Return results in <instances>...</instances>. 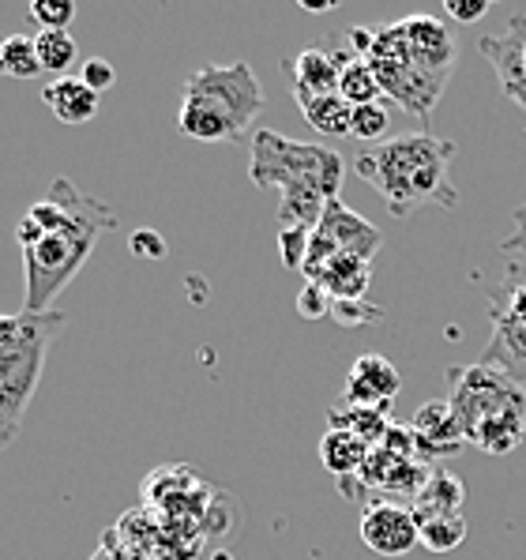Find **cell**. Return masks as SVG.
I'll return each instance as SVG.
<instances>
[{
  "label": "cell",
  "instance_id": "obj_19",
  "mask_svg": "<svg viewBox=\"0 0 526 560\" xmlns=\"http://www.w3.org/2000/svg\"><path fill=\"white\" fill-rule=\"evenodd\" d=\"M293 102H297L301 117L308 120L313 132L327 136V140H342V136H350L353 106L342 98V94H320V98H313V94H293Z\"/></svg>",
  "mask_w": 526,
  "mask_h": 560
},
{
  "label": "cell",
  "instance_id": "obj_15",
  "mask_svg": "<svg viewBox=\"0 0 526 560\" xmlns=\"http://www.w3.org/2000/svg\"><path fill=\"white\" fill-rule=\"evenodd\" d=\"M287 75L293 83V94H339L342 75V54H327V49H301L297 57L287 60Z\"/></svg>",
  "mask_w": 526,
  "mask_h": 560
},
{
  "label": "cell",
  "instance_id": "obj_24",
  "mask_svg": "<svg viewBox=\"0 0 526 560\" xmlns=\"http://www.w3.org/2000/svg\"><path fill=\"white\" fill-rule=\"evenodd\" d=\"M34 49H38L42 72H54L57 80L75 65V57H80L75 38L68 31H38V34H34Z\"/></svg>",
  "mask_w": 526,
  "mask_h": 560
},
{
  "label": "cell",
  "instance_id": "obj_7",
  "mask_svg": "<svg viewBox=\"0 0 526 560\" xmlns=\"http://www.w3.org/2000/svg\"><path fill=\"white\" fill-rule=\"evenodd\" d=\"M376 54L402 57L407 65L421 68V72L447 80L455 65V38H452V31H447V23H440L436 15H407V20H399V23L376 27L369 57H376Z\"/></svg>",
  "mask_w": 526,
  "mask_h": 560
},
{
  "label": "cell",
  "instance_id": "obj_6",
  "mask_svg": "<svg viewBox=\"0 0 526 560\" xmlns=\"http://www.w3.org/2000/svg\"><path fill=\"white\" fill-rule=\"evenodd\" d=\"M447 407L455 410L470 444L478 425H486L489 418H500L507 410H526V387L500 369L474 361L463 369H447Z\"/></svg>",
  "mask_w": 526,
  "mask_h": 560
},
{
  "label": "cell",
  "instance_id": "obj_34",
  "mask_svg": "<svg viewBox=\"0 0 526 560\" xmlns=\"http://www.w3.org/2000/svg\"><path fill=\"white\" fill-rule=\"evenodd\" d=\"M80 80L87 83V88H91L94 94H102V91H109V88L117 83V68L109 65L106 57H91V60H83Z\"/></svg>",
  "mask_w": 526,
  "mask_h": 560
},
{
  "label": "cell",
  "instance_id": "obj_17",
  "mask_svg": "<svg viewBox=\"0 0 526 560\" xmlns=\"http://www.w3.org/2000/svg\"><path fill=\"white\" fill-rule=\"evenodd\" d=\"M42 98H46V106L54 109L60 125H87L98 114V94L80 75H60V80H54L42 91Z\"/></svg>",
  "mask_w": 526,
  "mask_h": 560
},
{
  "label": "cell",
  "instance_id": "obj_25",
  "mask_svg": "<svg viewBox=\"0 0 526 560\" xmlns=\"http://www.w3.org/2000/svg\"><path fill=\"white\" fill-rule=\"evenodd\" d=\"M467 541V520L463 515H440V520L421 523V546L429 553H452Z\"/></svg>",
  "mask_w": 526,
  "mask_h": 560
},
{
  "label": "cell",
  "instance_id": "obj_21",
  "mask_svg": "<svg viewBox=\"0 0 526 560\" xmlns=\"http://www.w3.org/2000/svg\"><path fill=\"white\" fill-rule=\"evenodd\" d=\"M391 421H395L391 410H373V407H347V402H339V407L327 410V429H350L369 447H381Z\"/></svg>",
  "mask_w": 526,
  "mask_h": 560
},
{
  "label": "cell",
  "instance_id": "obj_1",
  "mask_svg": "<svg viewBox=\"0 0 526 560\" xmlns=\"http://www.w3.org/2000/svg\"><path fill=\"white\" fill-rule=\"evenodd\" d=\"M342 174H347V162L331 148L297 143L271 128H260L253 136L248 180L256 188H279V226H320L324 207L339 200Z\"/></svg>",
  "mask_w": 526,
  "mask_h": 560
},
{
  "label": "cell",
  "instance_id": "obj_14",
  "mask_svg": "<svg viewBox=\"0 0 526 560\" xmlns=\"http://www.w3.org/2000/svg\"><path fill=\"white\" fill-rule=\"evenodd\" d=\"M489 320H493V339H489L486 354L478 361L500 369V373H507L526 387V324L507 313H496V308H489Z\"/></svg>",
  "mask_w": 526,
  "mask_h": 560
},
{
  "label": "cell",
  "instance_id": "obj_22",
  "mask_svg": "<svg viewBox=\"0 0 526 560\" xmlns=\"http://www.w3.org/2000/svg\"><path fill=\"white\" fill-rule=\"evenodd\" d=\"M339 94L350 102L353 109L369 106V102H381V83L373 75V65L365 57L342 54V75H339Z\"/></svg>",
  "mask_w": 526,
  "mask_h": 560
},
{
  "label": "cell",
  "instance_id": "obj_31",
  "mask_svg": "<svg viewBox=\"0 0 526 560\" xmlns=\"http://www.w3.org/2000/svg\"><path fill=\"white\" fill-rule=\"evenodd\" d=\"M381 447L387 455H395V459H418V436H413V429L402 425V421H391V425H387Z\"/></svg>",
  "mask_w": 526,
  "mask_h": 560
},
{
  "label": "cell",
  "instance_id": "obj_16",
  "mask_svg": "<svg viewBox=\"0 0 526 560\" xmlns=\"http://www.w3.org/2000/svg\"><path fill=\"white\" fill-rule=\"evenodd\" d=\"M463 501H467L463 478H455V474L444 467H433L425 489H421V497L410 508H413V520H418V527H421V523L440 520V515H463Z\"/></svg>",
  "mask_w": 526,
  "mask_h": 560
},
{
  "label": "cell",
  "instance_id": "obj_8",
  "mask_svg": "<svg viewBox=\"0 0 526 560\" xmlns=\"http://www.w3.org/2000/svg\"><path fill=\"white\" fill-rule=\"evenodd\" d=\"M369 65H373V75H376V83H381V94L399 102L407 114L421 120V132H429V114H433L440 94H444L447 80L421 72V68H413L402 57H391V54L369 57Z\"/></svg>",
  "mask_w": 526,
  "mask_h": 560
},
{
  "label": "cell",
  "instance_id": "obj_30",
  "mask_svg": "<svg viewBox=\"0 0 526 560\" xmlns=\"http://www.w3.org/2000/svg\"><path fill=\"white\" fill-rule=\"evenodd\" d=\"M331 316L342 327H361V324H376L384 320V308L365 305V301H331Z\"/></svg>",
  "mask_w": 526,
  "mask_h": 560
},
{
  "label": "cell",
  "instance_id": "obj_18",
  "mask_svg": "<svg viewBox=\"0 0 526 560\" xmlns=\"http://www.w3.org/2000/svg\"><path fill=\"white\" fill-rule=\"evenodd\" d=\"M369 447L361 436H353L350 429H327L324 441H320V463L331 478L339 481H350V478H361V467L369 463Z\"/></svg>",
  "mask_w": 526,
  "mask_h": 560
},
{
  "label": "cell",
  "instance_id": "obj_36",
  "mask_svg": "<svg viewBox=\"0 0 526 560\" xmlns=\"http://www.w3.org/2000/svg\"><path fill=\"white\" fill-rule=\"evenodd\" d=\"M444 12L455 23H478L489 12V0H444Z\"/></svg>",
  "mask_w": 526,
  "mask_h": 560
},
{
  "label": "cell",
  "instance_id": "obj_37",
  "mask_svg": "<svg viewBox=\"0 0 526 560\" xmlns=\"http://www.w3.org/2000/svg\"><path fill=\"white\" fill-rule=\"evenodd\" d=\"M331 8H339V0H301V12H313V15L331 12Z\"/></svg>",
  "mask_w": 526,
  "mask_h": 560
},
{
  "label": "cell",
  "instance_id": "obj_26",
  "mask_svg": "<svg viewBox=\"0 0 526 560\" xmlns=\"http://www.w3.org/2000/svg\"><path fill=\"white\" fill-rule=\"evenodd\" d=\"M387 128H391V114H387L384 102H369V106H358L353 109V125H350V136L361 143H384Z\"/></svg>",
  "mask_w": 526,
  "mask_h": 560
},
{
  "label": "cell",
  "instance_id": "obj_38",
  "mask_svg": "<svg viewBox=\"0 0 526 560\" xmlns=\"http://www.w3.org/2000/svg\"><path fill=\"white\" fill-rule=\"evenodd\" d=\"M211 560H234V557H230L226 549H219V553H211Z\"/></svg>",
  "mask_w": 526,
  "mask_h": 560
},
{
  "label": "cell",
  "instance_id": "obj_20",
  "mask_svg": "<svg viewBox=\"0 0 526 560\" xmlns=\"http://www.w3.org/2000/svg\"><path fill=\"white\" fill-rule=\"evenodd\" d=\"M313 282H320L331 301H365V290L373 282V264L361 256H335Z\"/></svg>",
  "mask_w": 526,
  "mask_h": 560
},
{
  "label": "cell",
  "instance_id": "obj_12",
  "mask_svg": "<svg viewBox=\"0 0 526 560\" xmlns=\"http://www.w3.org/2000/svg\"><path fill=\"white\" fill-rule=\"evenodd\" d=\"M402 387L399 369L391 365L384 354H361L347 373V392L342 402L347 407H373V410H391L395 395Z\"/></svg>",
  "mask_w": 526,
  "mask_h": 560
},
{
  "label": "cell",
  "instance_id": "obj_28",
  "mask_svg": "<svg viewBox=\"0 0 526 560\" xmlns=\"http://www.w3.org/2000/svg\"><path fill=\"white\" fill-rule=\"evenodd\" d=\"M27 20L38 31H68V23L75 20V4L72 0H34Z\"/></svg>",
  "mask_w": 526,
  "mask_h": 560
},
{
  "label": "cell",
  "instance_id": "obj_27",
  "mask_svg": "<svg viewBox=\"0 0 526 560\" xmlns=\"http://www.w3.org/2000/svg\"><path fill=\"white\" fill-rule=\"evenodd\" d=\"M114 530L120 534V541H125L132 553H140L143 560L154 549V523H151V512H147V508H132Z\"/></svg>",
  "mask_w": 526,
  "mask_h": 560
},
{
  "label": "cell",
  "instance_id": "obj_3",
  "mask_svg": "<svg viewBox=\"0 0 526 560\" xmlns=\"http://www.w3.org/2000/svg\"><path fill=\"white\" fill-rule=\"evenodd\" d=\"M54 185L65 192L72 219H68V226H60L57 234H49L46 241H38V245L23 253V308L20 313H54V301L65 294L68 282L83 271V264L91 260L98 237L117 230L114 207L80 192L68 177H57Z\"/></svg>",
  "mask_w": 526,
  "mask_h": 560
},
{
  "label": "cell",
  "instance_id": "obj_23",
  "mask_svg": "<svg viewBox=\"0 0 526 560\" xmlns=\"http://www.w3.org/2000/svg\"><path fill=\"white\" fill-rule=\"evenodd\" d=\"M0 75H12V80H38L42 75L31 34H12V38L0 42Z\"/></svg>",
  "mask_w": 526,
  "mask_h": 560
},
{
  "label": "cell",
  "instance_id": "obj_11",
  "mask_svg": "<svg viewBox=\"0 0 526 560\" xmlns=\"http://www.w3.org/2000/svg\"><path fill=\"white\" fill-rule=\"evenodd\" d=\"M410 429H413V436H418V459L429 463V467L440 459H452V455H459L463 447H467V433H463L455 410L447 407V399L418 407Z\"/></svg>",
  "mask_w": 526,
  "mask_h": 560
},
{
  "label": "cell",
  "instance_id": "obj_29",
  "mask_svg": "<svg viewBox=\"0 0 526 560\" xmlns=\"http://www.w3.org/2000/svg\"><path fill=\"white\" fill-rule=\"evenodd\" d=\"M308 237H313V230H305V226H279V256L290 271H301V267H305Z\"/></svg>",
  "mask_w": 526,
  "mask_h": 560
},
{
  "label": "cell",
  "instance_id": "obj_13",
  "mask_svg": "<svg viewBox=\"0 0 526 560\" xmlns=\"http://www.w3.org/2000/svg\"><path fill=\"white\" fill-rule=\"evenodd\" d=\"M320 234L331 237V245L339 248V256H361V260L373 264L376 253L384 245V234L373 226L369 219H361L358 211H350L342 200H331L324 207V219H320Z\"/></svg>",
  "mask_w": 526,
  "mask_h": 560
},
{
  "label": "cell",
  "instance_id": "obj_33",
  "mask_svg": "<svg viewBox=\"0 0 526 560\" xmlns=\"http://www.w3.org/2000/svg\"><path fill=\"white\" fill-rule=\"evenodd\" d=\"M166 237L159 234V230H136L132 237H128V253L136 256V260H166Z\"/></svg>",
  "mask_w": 526,
  "mask_h": 560
},
{
  "label": "cell",
  "instance_id": "obj_2",
  "mask_svg": "<svg viewBox=\"0 0 526 560\" xmlns=\"http://www.w3.org/2000/svg\"><path fill=\"white\" fill-rule=\"evenodd\" d=\"M452 140H436L433 132H402L369 151H358L353 170L384 196L395 219H410L418 207L452 211L459 203V192L452 185Z\"/></svg>",
  "mask_w": 526,
  "mask_h": 560
},
{
  "label": "cell",
  "instance_id": "obj_9",
  "mask_svg": "<svg viewBox=\"0 0 526 560\" xmlns=\"http://www.w3.org/2000/svg\"><path fill=\"white\" fill-rule=\"evenodd\" d=\"M361 541L381 557H402L421 546V527L413 508L399 501H369L361 508Z\"/></svg>",
  "mask_w": 526,
  "mask_h": 560
},
{
  "label": "cell",
  "instance_id": "obj_39",
  "mask_svg": "<svg viewBox=\"0 0 526 560\" xmlns=\"http://www.w3.org/2000/svg\"><path fill=\"white\" fill-rule=\"evenodd\" d=\"M207 560H211V557H207Z\"/></svg>",
  "mask_w": 526,
  "mask_h": 560
},
{
  "label": "cell",
  "instance_id": "obj_35",
  "mask_svg": "<svg viewBox=\"0 0 526 560\" xmlns=\"http://www.w3.org/2000/svg\"><path fill=\"white\" fill-rule=\"evenodd\" d=\"M91 560H143V557L132 553V549L120 541L117 530H106V534H102V541H98V549L91 553Z\"/></svg>",
  "mask_w": 526,
  "mask_h": 560
},
{
  "label": "cell",
  "instance_id": "obj_10",
  "mask_svg": "<svg viewBox=\"0 0 526 560\" xmlns=\"http://www.w3.org/2000/svg\"><path fill=\"white\" fill-rule=\"evenodd\" d=\"M478 49L493 65L500 91L526 109V15H512L500 34H486Z\"/></svg>",
  "mask_w": 526,
  "mask_h": 560
},
{
  "label": "cell",
  "instance_id": "obj_5",
  "mask_svg": "<svg viewBox=\"0 0 526 560\" xmlns=\"http://www.w3.org/2000/svg\"><path fill=\"white\" fill-rule=\"evenodd\" d=\"M68 316L54 313H20V327L8 342H0V452L20 436L31 399L38 392L49 347L60 339Z\"/></svg>",
  "mask_w": 526,
  "mask_h": 560
},
{
  "label": "cell",
  "instance_id": "obj_4",
  "mask_svg": "<svg viewBox=\"0 0 526 560\" xmlns=\"http://www.w3.org/2000/svg\"><path fill=\"white\" fill-rule=\"evenodd\" d=\"M264 109V88L248 60L200 68L180 83L177 132L200 143H237Z\"/></svg>",
  "mask_w": 526,
  "mask_h": 560
},
{
  "label": "cell",
  "instance_id": "obj_32",
  "mask_svg": "<svg viewBox=\"0 0 526 560\" xmlns=\"http://www.w3.org/2000/svg\"><path fill=\"white\" fill-rule=\"evenodd\" d=\"M297 313L305 320H324V316H331V294H327L320 282H305L297 294Z\"/></svg>",
  "mask_w": 526,
  "mask_h": 560
}]
</instances>
